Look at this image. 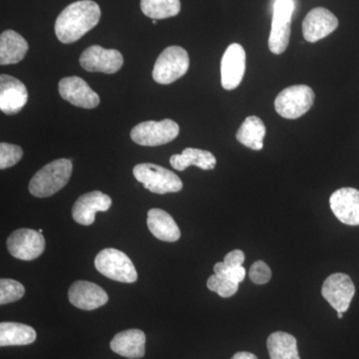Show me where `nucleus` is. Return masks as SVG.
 Returning a JSON list of instances; mask_svg holds the SVG:
<instances>
[{
    "mask_svg": "<svg viewBox=\"0 0 359 359\" xmlns=\"http://www.w3.org/2000/svg\"><path fill=\"white\" fill-rule=\"evenodd\" d=\"M101 9L95 1L79 0L73 2L59 14L55 34L59 41L70 44L83 37L100 21Z\"/></svg>",
    "mask_w": 359,
    "mask_h": 359,
    "instance_id": "obj_1",
    "label": "nucleus"
},
{
    "mask_svg": "<svg viewBox=\"0 0 359 359\" xmlns=\"http://www.w3.org/2000/svg\"><path fill=\"white\" fill-rule=\"evenodd\" d=\"M72 162L58 159L41 168L29 183V192L34 197L47 198L65 188L72 174Z\"/></svg>",
    "mask_w": 359,
    "mask_h": 359,
    "instance_id": "obj_2",
    "label": "nucleus"
},
{
    "mask_svg": "<svg viewBox=\"0 0 359 359\" xmlns=\"http://www.w3.org/2000/svg\"><path fill=\"white\" fill-rule=\"evenodd\" d=\"M133 174L137 181L152 193L164 195L180 192L183 189V183L176 174L151 163L136 165Z\"/></svg>",
    "mask_w": 359,
    "mask_h": 359,
    "instance_id": "obj_3",
    "label": "nucleus"
},
{
    "mask_svg": "<svg viewBox=\"0 0 359 359\" xmlns=\"http://www.w3.org/2000/svg\"><path fill=\"white\" fill-rule=\"evenodd\" d=\"M94 264L101 275L110 280L132 283L136 282L138 278V273L134 264L127 255L119 250H101L97 255Z\"/></svg>",
    "mask_w": 359,
    "mask_h": 359,
    "instance_id": "obj_4",
    "label": "nucleus"
},
{
    "mask_svg": "<svg viewBox=\"0 0 359 359\" xmlns=\"http://www.w3.org/2000/svg\"><path fill=\"white\" fill-rule=\"evenodd\" d=\"M190 67L188 52L180 46H169L160 54L153 69V79L168 85L183 77Z\"/></svg>",
    "mask_w": 359,
    "mask_h": 359,
    "instance_id": "obj_5",
    "label": "nucleus"
},
{
    "mask_svg": "<svg viewBox=\"0 0 359 359\" xmlns=\"http://www.w3.org/2000/svg\"><path fill=\"white\" fill-rule=\"evenodd\" d=\"M314 99L313 90L306 85L287 87L276 96V111L285 119H297L313 107Z\"/></svg>",
    "mask_w": 359,
    "mask_h": 359,
    "instance_id": "obj_6",
    "label": "nucleus"
},
{
    "mask_svg": "<svg viewBox=\"0 0 359 359\" xmlns=\"http://www.w3.org/2000/svg\"><path fill=\"white\" fill-rule=\"evenodd\" d=\"M294 11V0H276L273 4L269 47V50L276 55L283 53L289 46Z\"/></svg>",
    "mask_w": 359,
    "mask_h": 359,
    "instance_id": "obj_7",
    "label": "nucleus"
},
{
    "mask_svg": "<svg viewBox=\"0 0 359 359\" xmlns=\"http://www.w3.org/2000/svg\"><path fill=\"white\" fill-rule=\"evenodd\" d=\"M179 132V125L173 120L147 121L140 123L132 129L131 139L138 145L155 147L173 141Z\"/></svg>",
    "mask_w": 359,
    "mask_h": 359,
    "instance_id": "obj_8",
    "label": "nucleus"
},
{
    "mask_svg": "<svg viewBox=\"0 0 359 359\" xmlns=\"http://www.w3.org/2000/svg\"><path fill=\"white\" fill-rule=\"evenodd\" d=\"M6 245L9 254L21 261H33L41 256L45 250L42 233L30 229L14 231L7 238Z\"/></svg>",
    "mask_w": 359,
    "mask_h": 359,
    "instance_id": "obj_9",
    "label": "nucleus"
},
{
    "mask_svg": "<svg viewBox=\"0 0 359 359\" xmlns=\"http://www.w3.org/2000/svg\"><path fill=\"white\" fill-rule=\"evenodd\" d=\"M321 294L337 313H346L355 294V287L351 276L332 273L323 283Z\"/></svg>",
    "mask_w": 359,
    "mask_h": 359,
    "instance_id": "obj_10",
    "label": "nucleus"
},
{
    "mask_svg": "<svg viewBox=\"0 0 359 359\" xmlns=\"http://www.w3.org/2000/svg\"><path fill=\"white\" fill-rule=\"evenodd\" d=\"M79 62L81 67L89 72L113 74L121 69L124 60L121 52L93 45L81 54Z\"/></svg>",
    "mask_w": 359,
    "mask_h": 359,
    "instance_id": "obj_11",
    "label": "nucleus"
},
{
    "mask_svg": "<svg viewBox=\"0 0 359 359\" xmlns=\"http://www.w3.org/2000/svg\"><path fill=\"white\" fill-rule=\"evenodd\" d=\"M59 94L65 100L85 109H93L100 104L98 94L87 82L77 76L65 77L58 84Z\"/></svg>",
    "mask_w": 359,
    "mask_h": 359,
    "instance_id": "obj_12",
    "label": "nucleus"
},
{
    "mask_svg": "<svg viewBox=\"0 0 359 359\" xmlns=\"http://www.w3.org/2000/svg\"><path fill=\"white\" fill-rule=\"evenodd\" d=\"M245 72V51L238 43L231 44L224 51L221 62L222 86L233 90L242 83Z\"/></svg>",
    "mask_w": 359,
    "mask_h": 359,
    "instance_id": "obj_13",
    "label": "nucleus"
},
{
    "mask_svg": "<svg viewBox=\"0 0 359 359\" xmlns=\"http://www.w3.org/2000/svg\"><path fill=\"white\" fill-rule=\"evenodd\" d=\"M339 20L334 13L323 7H316L306 14L302 22V34L306 41H320L337 29Z\"/></svg>",
    "mask_w": 359,
    "mask_h": 359,
    "instance_id": "obj_14",
    "label": "nucleus"
},
{
    "mask_svg": "<svg viewBox=\"0 0 359 359\" xmlns=\"http://www.w3.org/2000/svg\"><path fill=\"white\" fill-rule=\"evenodd\" d=\"M68 299L73 306L83 311H94L107 304V292L96 283L77 280L71 285Z\"/></svg>",
    "mask_w": 359,
    "mask_h": 359,
    "instance_id": "obj_15",
    "label": "nucleus"
},
{
    "mask_svg": "<svg viewBox=\"0 0 359 359\" xmlns=\"http://www.w3.org/2000/svg\"><path fill=\"white\" fill-rule=\"evenodd\" d=\"M330 209L342 224L359 226V191L341 188L335 191L330 199Z\"/></svg>",
    "mask_w": 359,
    "mask_h": 359,
    "instance_id": "obj_16",
    "label": "nucleus"
},
{
    "mask_svg": "<svg viewBox=\"0 0 359 359\" xmlns=\"http://www.w3.org/2000/svg\"><path fill=\"white\" fill-rule=\"evenodd\" d=\"M28 100L25 85L11 75L0 76V109L6 115H15Z\"/></svg>",
    "mask_w": 359,
    "mask_h": 359,
    "instance_id": "obj_17",
    "label": "nucleus"
},
{
    "mask_svg": "<svg viewBox=\"0 0 359 359\" xmlns=\"http://www.w3.org/2000/svg\"><path fill=\"white\" fill-rule=\"evenodd\" d=\"M112 200L100 191L84 194L78 198L72 209L74 221L83 226H90L95 221L97 212H106L110 209Z\"/></svg>",
    "mask_w": 359,
    "mask_h": 359,
    "instance_id": "obj_18",
    "label": "nucleus"
},
{
    "mask_svg": "<svg viewBox=\"0 0 359 359\" xmlns=\"http://www.w3.org/2000/svg\"><path fill=\"white\" fill-rule=\"evenodd\" d=\"M146 335L140 330H128L119 332L111 340L112 351L130 359L145 355Z\"/></svg>",
    "mask_w": 359,
    "mask_h": 359,
    "instance_id": "obj_19",
    "label": "nucleus"
},
{
    "mask_svg": "<svg viewBox=\"0 0 359 359\" xmlns=\"http://www.w3.org/2000/svg\"><path fill=\"white\" fill-rule=\"evenodd\" d=\"M147 224L153 236L163 242L174 243L181 238L178 224L164 210L151 209L148 212Z\"/></svg>",
    "mask_w": 359,
    "mask_h": 359,
    "instance_id": "obj_20",
    "label": "nucleus"
},
{
    "mask_svg": "<svg viewBox=\"0 0 359 359\" xmlns=\"http://www.w3.org/2000/svg\"><path fill=\"white\" fill-rule=\"evenodd\" d=\"M26 40L13 30H6L0 36V65H16L25 57L28 51Z\"/></svg>",
    "mask_w": 359,
    "mask_h": 359,
    "instance_id": "obj_21",
    "label": "nucleus"
},
{
    "mask_svg": "<svg viewBox=\"0 0 359 359\" xmlns=\"http://www.w3.org/2000/svg\"><path fill=\"white\" fill-rule=\"evenodd\" d=\"M170 164L177 171H184L190 166H196L202 170H212L216 167L217 160L209 151L187 148L182 154L172 156Z\"/></svg>",
    "mask_w": 359,
    "mask_h": 359,
    "instance_id": "obj_22",
    "label": "nucleus"
},
{
    "mask_svg": "<svg viewBox=\"0 0 359 359\" xmlns=\"http://www.w3.org/2000/svg\"><path fill=\"white\" fill-rule=\"evenodd\" d=\"M36 340V332L29 325L18 323H0V346H28Z\"/></svg>",
    "mask_w": 359,
    "mask_h": 359,
    "instance_id": "obj_23",
    "label": "nucleus"
},
{
    "mask_svg": "<svg viewBox=\"0 0 359 359\" xmlns=\"http://www.w3.org/2000/svg\"><path fill=\"white\" fill-rule=\"evenodd\" d=\"M264 136L266 126L263 120L257 116H249L245 118L236 135L241 144L255 151H259L264 148Z\"/></svg>",
    "mask_w": 359,
    "mask_h": 359,
    "instance_id": "obj_24",
    "label": "nucleus"
},
{
    "mask_svg": "<svg viewBox=\"0 0 359 359\" xmlns=\"http://www.w3.org/2000/svg\"><path fill=\"white\" fill-rule=\"evenodd\" d=\"M266 346L271 359H301L294 335L276 332L269 335Z\"/></svg>",
    "mask_w": 359,
    "mask_h": 359,
    "instance_id": "obj_25",
    "label": "nucleus"
},
{
    "mask_svg": "<svg viewBox=\"0 0 359 359\" xmlns=\"http://www.w3.org/2000/svg\"><path fill=\"white\" fill-rule=\"evenodd\" d=\"M141 11L152 20L174 18L181 11L180 0H141Z\"/></svg>",
    "mask_w": 359,
    "mask_h": 359,
    "instance_id": "obj_26",
    "label": "nucleus"
},
{
    "mask_svg": "<svg viewBox=\"0 0 359 359\" xmlns=\"http://www.w3.org/2000/svg\"><path fill=\"white\" fill-rule=\"evenodd\" d=\"M25 294L22 283L11 278H1L0 280V304H7L20 301Z\"/></svg>",
    "mask_w": 359,
    "mask_h": 359,
    "instance_id": "obj_27",
    "label": "nucleus"
},
{
    "mask_svg": "<svg viewBox=\"0 0 359 359\" xmlns=\"http://www.w3.org/2000/svg\"><path fill=\"white\" fill-rule=\"evenodd\" d=\"M207 287L208 289L217 292L219 297H224V299L233 297V294H237L238 290V283L217 275L210 276L207 282Z\"/></svg>",
    "mask_w": 359,
    "mask_h": 359,
    "instance_id": "obj_28",
    "label": "nucleus"
},
{
    "mask_svg": "<svg viewBox=\"0 0 359 359\" xmlns=\"http://www.w3.org/2000/svg\"><path fill=\"white\" fill-rule=\"evenodd\" d=\"M22 156L23 151L20 146L0 144V169L4 170L14 166L20 162Z\"/></svg>",
    "mask_w": 359,
    "mask_h": 359,
    "instance_id": "obj_29",
    "label": "nucleus"
},
{
    "mask_svg": "<svg viewBox=\"0 0 359 359\" xmlns=\"http://www.w3.org/2000/svg\"><path fill=\"white\" fill-rule=\"evenodd\" d=\"M215 275L228 278L236 283H242L245 278V269L244 266H236L231 268L223 263H217L214 266Z\"/></svg>",
    "mask_w": 359,
    "mask_h": 359,
    "instance_id": "obj_30",
    "label": "nucleus"
},
{
    "mask_svg": "<svg viewBox=\"0 0 359 359\" xmlns=\"http://www.w3.org/2000/svg\"><path fill=\"white\" fill-rule=\"evenodd\" d=\"M249 276L250 280L256 285H264L271 278V268L263 261H257L250 266Z\"/></svg>",
    "mask_w": 359,
    "mask_h": 359,
    "instance_id": "obj_31",
    "label": "nucleus"
},
{
    "mask_svg": "<svg viewBox=\"0 0 359 359\" xmlns=\"http://www.w3.org/2000/svg\"><path fill=\"white\" fill-rule=\"evenodd\" d=\"M245 254L243 250H231L229 252L224 259V264L226 266H231V268H236V266H242L243 264L245 263Z\"/></svg>",
    "mask_w": 359,
    "mask_h": 359,
    "instance_id": "obj_32",
    "label": "nucleus"
},
{
    "mask_svg": "<svg viewBox=\"0 0 359 359\" xmlns=\"http://www.w3.org/2000/svg\"><path fill=\"white\" fill-rule=\"evenodd\" d=\"M231 359H257V358L254 353L241 351V353L233 354V358Z\"/></svg>",
    "mask_w": 359,
    "mask_h": 359,
    "instance_id": "obj_33",
    "label": "nucleus"
},
{
    "mask_svg": "<svg viewBox=\"0 0 359 359\" xmlns=\"http://www.w3.org/2000/svg\"><path fill=\"white\" fill-rule=\"evenodd\" d=\"M337 318H344V313H337Z\"/></svg>",
    "mask_w": 359,
    "mask_h": 359,
    "instance_id": "obj_34",
    "label": "nucleus"
}]
</instances>
